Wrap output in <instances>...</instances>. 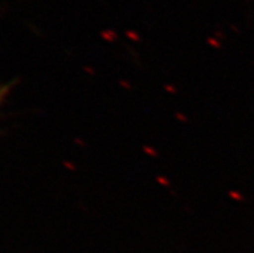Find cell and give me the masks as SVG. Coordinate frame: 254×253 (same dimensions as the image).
<instances>
[{
  "mask_svg": "<svg viewBox=\"0 0 254 253\" xmlns=\"http://www.w3.org/2000/svg\"><path fill=\"white\" fill-rule=\"evenodd\" d=\"M4 94H5V88H4V86H0V101L3 99Z\"/></svg>",
  "mask_w": 254,
  "mask_h": 253,
  "instance_id": "6da1fadb",
  "label": "cell"
}]
</instances>
